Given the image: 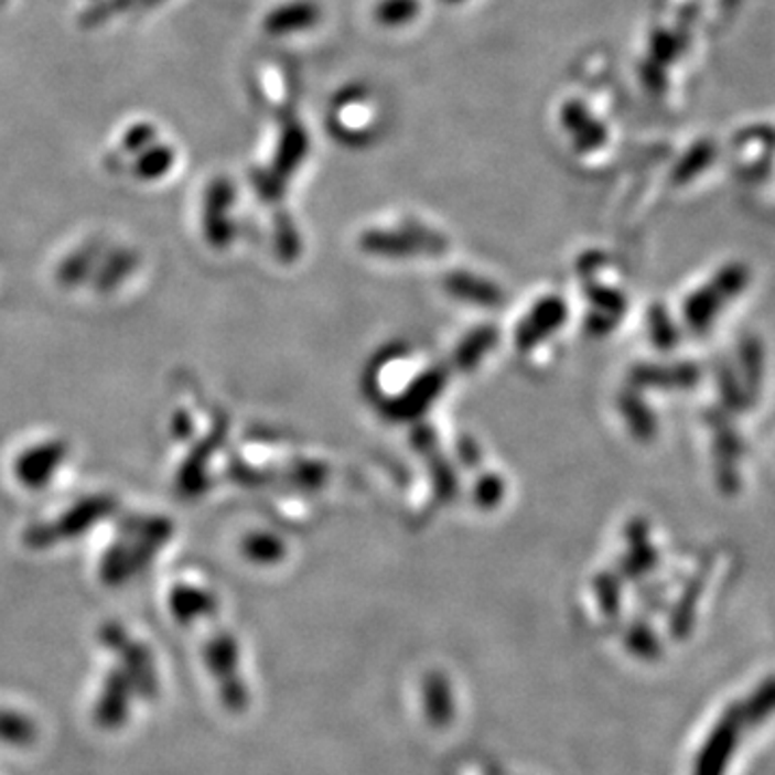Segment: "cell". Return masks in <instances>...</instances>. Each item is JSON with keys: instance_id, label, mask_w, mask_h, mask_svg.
Listing matches in <instances>:
<instances>
[{"instance_id": "6da1fadb", "label": "cell", "mask_w": 775, "mask_h": 775, "mask_svg": "<svg viewBox=\"0 0 775 775\" xmlns=\"http://www.w3.org/2000/svg\"><path fill=\"white\" fill-rule=\"evenodd\" d=\"M162 539H164V530H160V521L155 519L128 521L121 530V537L106 549V556L101 558V564H99L101 580L110 586L132 580L153 558Z\"/></svg>"}, {"instance_id": "7a4b0ae2", "label": "cell", "mask_w": 775, "mask_h": 775, "mask_svg": "<svg viewBox=\"0 0 775 775\" xmlns=\"http://www.w3.org/2000/svg\"><path fill=\"white\" fill-rule=\"evenodd\" d=\"M112 506H115L112 500L104 498V496L85 498L76 506L67 508L54 524H40L37 528H33L26 535V539L33 548H47V546H56L61 541L83 537V532L92 530L99 519H104L112 510Z\"/></svg>"}, {"instance_id": "3957f363", "label": "cell", "mask_w": 775, "mask_h": 775, "mask_svg": "<svg viewBox=\"0 0 775 775\" xmlns=\"http://www.w3.org/2000/svg\"><path fill=\"white\" fill-rule=\"evenodd\" d=\"M67 449L61 442H44L31 446L15 459V478L29 489H44L58 474Z\"/></svg>"}, {"instance_id": "277c9868", "label": "cell", "mask_w": 775, "mask_h": 775, "mask_svg": "<svg viewBox=\"0 0 775 775\" xmlns=\"http://www.w3.org/2000/svg\"><path fill=\"white\" fill-rule=\"evenodd\" d=\"M130 698H132L130 677L121 668H115L101 687V693L95 707L97 724L106 730L121 729L130 715Z\"/></svg>"}, {"instance_id": "5b68a950", "label": "cell", "mask_w": 775, "mask_h": 775, "mask_svg": "<svg viewBox=\"0 0 775 775\" xmlns=\"http://www.w3.org/2000/svg\"><path fill=\"white\" fill-rule=\"evenodd\" d=\"M175 164V151L166 144H151L144 151L137 153V162H134V175L138 180L144 182H153L164 177L171 166Z\"/></svg>"}, {"instance_id": "8992f818", "label": "cell", "mask_w": 775, "mask_h": 775, "mask_svg": "<svg viewBox=\"0 0 775 775\" xmlns=\"http://www.w3.org/2000/svg\"><path fill=\"white\" fill-rule=\"evenodd\" d=\"M722 302H726V300L720 295V291H718L713 284H709V287L696 291V293L687 300V304H685V317H687V321H689L693 327H704V325H709V323L713 321V317L720 313Z\"/></svg>"}, {"instance_id": "52a82bcc", "label": "cell", "mask_w": 775, "mask_h": 775, "mask_svg": "<svg viewBox=\"0 0 775 775\" xmlns=\"http://www.w3.org/2000/svg\"><path fill=\"white\" fill-rule=\"evenodd\" d=\"M35 736H37V729L24 713L0 709V743L24 747V745H31Z\"/></svg>"}, {"instance_id": "ba28073f", "label": "cell", "mask_w": 775, "mask_h": 775, "mask_svg": "<svg viewBox=\"0 0 775 775\" xmlns=\"http://www.w3.org/2000/svg\"><path fill=\"white\" fill-rule=\"evenodd\" d=\"M137 266V255L130 250H115L106 266H101L97 276V289H115Z\"/></svg>"}, {"instance_id": "9c48e42d", "label": "cell", "mask_w": 775, "mask_h": 775, "mask_svg": "<svg viewBox=\"0 0 775 775\" xmlns=\"http://www.w3.org/2000/svg\"><path fill=\"white\" fill-rule=\"evenodd\" d=\"M95 257L97 250L95 246H85L80 250H76L61 268H58V280L67 287L78 284L80 280H85L87 275L95 268Z\"/></svg>"}, {"instance_id": "30bf717a", "label": "cell", "mask_w": 775, "mask_h": 775, "mask_svg": "<svg viewBox=\"0 0 775 775\" xmlns=\"http://www.w3.org/2000/svg\"><path fill=\"white\" fill-rule=\"evenodd\" d=\"M132 4H137V0H104V2H97L95 7H92V9L83 15V24H85V26H97V24H101L104 20H108L110 15L130 9Z\"/></svg>"}, {"instance_id": "8fae6325", "label": "cell", "mask_w": 775, "mask_h": 775, "mask_svg": "<svg viewBox=\"0 0 775 775\" xmlns=\"http://www.w3.org/2000/svg\"><path fill=\"white\" fill-rule=\"evenodd\" d=\"M720 295L729 302L730 298L739 295L743 291V287L747 284V272L743 268H729L726 272L715 276V280L711 282Z\"/></svg>"}, {"instance_id": "7c38bea8", "label": "cell", "mask_w": 775, "mask_h": 775, "mask_svg": "<svg viewBox=\"0 0 775 775\" xmlns=\"http://www.w3.org/2000/svg\"><path fill=\"white\" fill-rule=\"evenodd\" d=\"M153 138H155V128H153L151 123H137V126H132V128L126 132V137H123V149H126L128 153H140V151H144L147 147H151Z\"/></svg>"}, {"instance_id": "4fadbf2b", "label": "cell", "mask_w": 775, "mask_h": 775, "mask_svg": "<svg viewBox=\"0 0 775 775\" xmlns=\"http://www.w3.org/2000/svg\"><path fill=\"white\" fill-rule=\"evenodd\" d=\"M162 0H137V4H142V7H153V4H160Z\"/></svg>"}]
</instances>
